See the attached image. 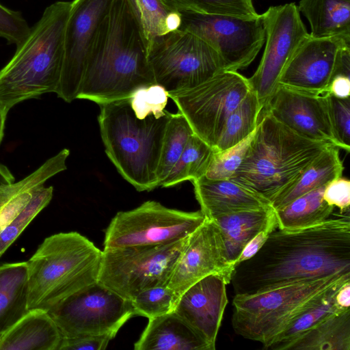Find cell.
Here are the masks:
<instances>
[{
	"mask_svg": "<svg viewBox=\"0 0 350 350\" xmlns=\"http://www.w3.org/2000/svg\"><path fill=\"white\" fill-rule=\"evenodd\" d=\"M148 59L155 83L168 93L194 88L224 70L213 46L180 28L154 39Z\"/></svg>",
	"mask_w": 350,
	"mask_h": 350,
	"instance_id": "cell-8",
	"label": "cell"
},
{
	"mask_svg": "<svg viewBox=\"0 0 350 350\" xmlns=\"http://www.w3.org/2000/svg\"><path fill=\"white\" fill-rule=\"evenodd\" d=\"M275 217L271 207L242 211L216 217L224 243L227 259L234 267L246 244Z\"/></svg>",
	"mask_w": 350,
	"mask_h": 350,
	"instance_id": "cell-23",
	"label": "cell"
},
{
	"mask_svg": "<svg viewBox=\"0 0 350 350\" xmlns=\"http://www.w3.org/2000/svg\"><path fill=\"white\" fill-rule=\"evenodd\" d=\"M329 124L336 144L347 152L350 151V98H340L324 94Z\"/></svg>",
	"mask_w": 350,
	"mask_h": 350,
	"instance_id": "cell-39",
	"label": "cell"
},
{
	"mask_svg": "<svg viewBox=\"0 0 350 350\" xmlns=\"http://www.w3.org/2000/svg\"><path fill=\"white\" fill-rule=\"evenodd\" d=\"M113 0L71 1L64 40V60L56 94L67 103L77 99L88 53Z\"/></svg>",
	"mask_w": 350,
	"mask_h": 350,
	"instance_id": "cell-16",
	"label": "cell"
},
{
	"mask_svg": "<svg viewBox=\"0 0 350 350\" xmlns=\"http://www.w3.org/2000/svg\"><path fill=\"white\" fill-rule=\"evenodd\" d=\"M27 22L20 12L10 10L0 3V36L16 46L30 31Z\"/></svg>",
	"mask_w": 350,
	"mask_h": 350,
	"instance_id": "cell-41",
	"label": "cell"
},
{
	"mask_svg": "<svg viewBox=\"0 0 350 350\" xmlns=\"http://www.w3.org/2000/svg\"><path fill=\"white\" fill-rule=\"evenodd\" d=\"M178 299L167 286H159L141 291L131 301L134 315L149 319L174 312Z\"/></svg>",
	"mask_w": 350,
	"mask_h": 350,
	"instance_id": "cell-37",
	"label": "cell"
},
{
	"mask_svg": "<svg viewBox=\"0 0 350 350\" xmlns=\"http://www.w3.org/2000/svg\"><path fill=\"white\" fill-rule=\"evenodd\" d=\"M180 13L221 14L252 18L259 16L252 0H162Z\"/></svg>",
	"mask_w": 350,
	"mask_h": 350,
	"instance_id": "cell-34",
	"label": "cell"
},
{
	"mask_svg": "<svg viewBox=\"0 0 350 350\" xmlns=\"http://www.w3.org/2000/svg\"><path fill=\"white\" fill-rule=\"evenodd\" d=\"M187 237L165 245L103 249L98 282L129 300L167 286Z\"/></svg>",
	"mask_w": 350,
	"mask_h": 350,
	"instance_id": "cell-9",
	"label": "cell"
},
{
	"mask_svg": "<svg viewBox=\"0 0 350 350\" xmlns=\"http://www.w3.org/2000/svg\"><path fill=\"white\" fill-rule=\"evenodd\" d=\"M335 97L349 98L350 96V77L345 75H338L331 81L327 92Z\"/></svg>",
	"mask_w": 350,
	"mask_h": 350,
	"instance_id": "cell-46",
	"label": "cell"
},
{
	"mask_svg": "<svg viewBox=\"0 0 350 350\" xmlns=\"http://www.w3.org/2000/svg\"><path fill=\"white\" fill-rule=\"evenodd\" d=\"M111 340L107 336L62 337L59 350H104Z\"/></svg>",
	"mask_w": 350,
	"mask_h": 350,
	"instance_id": "cell-43",
	"label": "cell"
},
{
	"mask_svg": "<svg viewBox=\"0 0 350 350\" xmlns=\"http://www.w3.org/2000/svg\"><path fill=\"white\" fill-rule=\"evenodd\" d=\"M103 251L77 232L44 239L27 263V308L48 312L98 281Z\"/></svg>",
	"mask_w": 350,
	"mask_h": 350,
	"instance_id": "cell-5",
	"label": "cell"
},
{
	"mask_svg": "<svg viewBox=\"0 0 350 350\" xmlns=\"http://www.w3.org/2000/svg\"><path fill=\"white\" fill-rule=\"evenodd\" d=\"M180 29L200 37L219 54L224 70L247 68L265 41L261 14L252 18L221 14L180 13Z\"/></svg>",
	"mask_w": 350,
	"mask_h": 350,
	"instance_id": "cell-14",
	"label": "cell"
},
{
	"mask_svg": "<svg viewBox=\"0 0 350 350\" xmlns=\"http://www.w3.org/2000/svg\"><path fill=\"white\" fill-rule=\"evenodd\" d=\"M28 310L27 262L0 265V334Z\"/></svg>",
	"mask_w": 350,
	"mask_h": 350,
	"instance_id": "cell-25",
	"label": "cell"
},
{
	"mask_svg": "<svg viewBox=\"0 0 350 350\" xmlns=\"http://www.w3.org/2000/svg\"><path fill=\"white\" fill-rule=\"evenodd\" d=\"M325 186L297 198L280 209L274 210L277 228L285 231L299 230L328 219L334 206L328 204L323 198Z\"/></svg>",
	"mask_w": 350,
	"mask_h": 350,
	"instance_id": "cell-27",
	"label": "cell"
},
{
	"mask_svg": "<svg viewBox=\"0 0 350 350\" xmlns=\"http://www.w3.org/2000/svg\"><path fill=\"white\" fill-rule=\"evenodd\" d=\"M192 183L200 211L208 219L271 206L269 200L230 179L202 176Z\"/></svg>",
	"mask_w": 350,
	"mask_h": 350,
	"instance_id": "cell-20",
	"label": "cell"
},
{
	"mask_svg": "<svg viewBox=\"0 0 350 350\" xmlns=\"http://www.w3.org/2000/svg\"><path fill=\"white\" fill-rule=\"evenodd\" d=\"M336 304L340 308H349L350 281L344 283L336 291L334 296Z\"/></svg>",
	"mask_w": 350,
	"mask_h": 350,
	"instance_id": "cell-47",
	"label": "cell"
},
{
	"mask_svg": "<svg viewBox=\"0 0 350 350\" xmlns=\"http://www.w3.org/2000/svg\"><path fill=\"white\" fill-rule=\"evenodd\" d=\"M70 150L64 148L47 159L33 173L17 183L0 186V203L25 191H33L55 174L66 170V160Z\"/></svg>",
	"mask_w": 350,
	"mask_h": 350,
	"instance_id": "cell-36",
	"label": "cell"
},
{
	"mask_svg": "<svg viewBox=\"0 0 350 350\" xmlns=\"http://www.w3.org/2000/svg\"><path fill=\"white\" fill-rule=\"evenodd\" d=\"M169 94L167 90L157 83L136 90L130 97L131 107L137 118L144 119L149 116L161 117L167 111Z\"/></svg>",
	"mask_w": 350,
	"mask_h": 350,
	"instance_id": "cell-40",
	"label": "cell"
},
{
	"mask_svg": "<svg viewBox=\"0 0 350 350\" xmlns=\"http://www.w3.org/2000/svg\"><path fill=\"white\" fill-rule=\"evenodd\" d=\"M254 132L255 131L245 139L229 148L219 152L214 151L204 176L215 180L231 179L245 157Z\"/></svg>",
	"mask_w": 350,
	"mask_h": 350,
	"instance_id": "cell-38",
	"label": "cell"
},
{
	"mask_svg": "<svg viewBox=\"0 0 350 350\" xmlns=\"http://www.w3.org/2000/svg\"><path fill=\"white\" fill-rule=\"evenodd\" d=\"M193 133L182 113H172L165 131L157 167L159 187L180 157L190 136Z\"/></svg>",
	"mask_w": 350,
	"mask_h": 350,
	"instance_id": "cell-33",
	"label": "cell"
},
{
	"mask_svg": "<svg viewBox=\"0 0 350 350\" xmlns=\"http://www.w3.org/2000/svg\"><path fill=\"white\" fill-rule=\"evenodd\" d=\"M205 219L201 211L187 212L148 200L116 214L105 230L104 249L171 243L188 237Z\"/></svg>",
	"mask_w": 350,
	"mask_h": 350,
	"instance_id": "cell-10",
	"label": "cell"
},
{
	"mask_svg": "<svg viewBox=\"0 0 350 350\" xmlns=\"http://www.w3.org/2000/svg\"><path fill=\"white\" fill-rule=\"evenodd\" d=\"M316 38H350V0H300L297 6Z\"/></svg>",
	"mask_w": 350,
	"mask_h": 350,
	"instance_id": "cell-26",
	"label": "cell"
},
{
	"mask_svg": "<svg viewBox=\"0 0 350 350\" xmlns=\"http://www.w3.org/2000/svg\"><path fill=\"white\" fill-rule=\"evenodd\" d=\"M49 313L65 338L107 336L113 339L134 316L131 300L98 281L72 294Z\"/></svg>",
	"mask_w": 350,
	"mask_h": 350,
	"instance_id": "cell-12",
	"label": "cell"
},
{
	"mask_svg": "<svg viewBox=\"0 0 350 350\" xmlns=\"http://www.w3.org/2000/svg\"><path fill=\"white\" fill-rule=\"evenodd\" d=\"M71 1L44 10L11 59L0 70V105L8 111L24 100L55 92L64 60V40Z\"/></svg>",
	"mask_w": 350,
	"mask_h": 350,
	"instance_id": "cell-3",
	"label": "cell"
},
{
	"mask_svg": "<svg viewBox=\"0 0 350 350\" xmlns=\"http://www.w3.org/2000/svg\"><path fill=\"white\" fill-rule=\"evenodd\" d=\"M323 198L328 204L338 207L341 213L349 212V180L340 176L331 180L325 186Z\"/></svg>",
	"mask_w": 350,
	"mask_h": 350,
	"instance_id": "cell-42",
	"label": "cell"
},
{
	"mask_svg": "<svg viewBox=\"0 0 350 350\" xmlns=\"http://www.w3.org/2000/svg\"><path fill=\"white\" fill-rule=\"evenodd\" d=\"M350 280V273L282 285L250 295H234L232 326L236 334L267 349L289 322L334 286Z\"/></svg>",
	"mask_w": 350,
	"mask_h": 350,
	"instance_id": "cell-7",
	"label": "cell"
},
{
	"mask_svg": "<svg viewBox=\"0 0 350 350\" xmlns=\"http://www.w3.org/2000/svg\"><path fill=\"white\" fill-rule=\"evenodd\" d=\"M338 273H350L349 214L299 230H274L255 255L235 265L230 283L234 295H250Z\"/></svg>",
	"mask_w": 350,
	"mask_h": 350,
	"instance_id": "cell-1",
	"label": "cell"
},
{
	"mask_svg": "<svg viewBox=\"0 0 350 350\" xmlns=\"http://www.w3.org/2000/svg\"><path fill=\"white\" fill-rule=\"evenodd\" d=\"M14 179L10 170L5 165L0 163V186L13 183Z\"/></svg>",
	"mask_w": 350,
	"mask_h": 350,
	"instance_id": "cell-48",
	"label": "cell"
},
{
	"mask_svg": "<svg viewBox=\"0 0 350 350\" xmlns=\"http://www.w3.org/2000/svg\"><path fill=\"white\" fill-rule=\"evenodd\" d=\"M277 228V221L275 217L269 221L267 226L257 233L244 247L239 258L235 262V265L243 261L247 260L255 255L266 242L270 233ZM235 267V266H234Z\"/></svg>",
	"mask_w": 350,
	"mask_h": 350,
	"instance_id": "cell-45",
	"label": "cell"
},
{
	"mask_svg": "<svg viewBox=\"0 0 350 350\" xmlns=\"http://www.w3.org/2000/svg\"><path fill=\"white\" fill-rule=\"evenodd\" d=\"M8 111L0 105V144L4 135L5 124Z\"/></svg>",
	"mask_w": 350,
	"mask_h": 350,
	"instance_id": "cell-49",
	"label": "cell"
},
{
	"mask_svg": "<svg viewBox=\"0 0 350 350\" xmlns=\"http://www.w3.org/2000/svg\"><path fill=\"white\" fill-rule=\"evenodd\" d=\"M33 191L17 194L0 203V232L25 208Z\"/></svg>",
	"mask_w": 350,
	"mask_h": 350,
	"instance_id": "cell-44",
	"label": "cell"
},
{
	"mask_svg": "<svg viewBox=\"0 0 350 350\" xmlns=\"http://www.w3.org/2000/svg\"><path fill=\"white\" fill-rule=\"evenodd\" d=\"M135 350H211L208 345L174 312L148 319Z\"/></svg>",
	"mask_w": 350,
	"mask_h": 350,
	"instance_id": "cell-22",
	"label": "cell"
},
{
	"mask_svg": "<svg viewBox=\"0 0 350 350\" xmlns=\"http://www.w3.org/2000/svg\"><path fill=\"white\" fill-rule=\"evenodd\" d=\"M329 145L300 136L264 111L245 157L230 180L271 204Z\"/></svg>",
	"mask_w": 350,
	"mask_h": 350,
	"instance_id": "cell-4",
	"label": "cell"
},
{
	"mask_svg": "<svg viewBox=\"0 0 350 350\" xmlns=\"http://www.w3.org/2000/svg\"><path fill=\"white\" fill-rule=\"evenodd\" d=\"M250 90L247 78L224 70L194 88L168 94L194 134L213 148L226 120Z\"/></svg>",
	"mask_w": 350,
	"mask_h": 350,
	"instance_id": "cell-11",
	"label": "cell"
},
{
	"mask_svg": "<svg viewBox=\"0 0 350 350\" xmlns=\"http://www.w3.org/2000/svg\"><path fill=\"white\" fill-rule=\"evenodd\" d=\"M52 186L36 189L25 208L0 232V258L17 239L33 219L51 202Z\"/></svg>",
	"mask_w": 350,
	"mask_h": 350,
	"instance_id": "cell-35",
	"label": "cell"
},
{
	"mask_svg": "<svg viewBox=\"0 0 350 350\" xmlns=\"http://www.w3.org/2000/svg\"><path fill=\"white\" fill-rule=\"evenodd\" d=\"M262 109L256 94L250 90L228 116L213 146L215 152L229 148L252 134L258 123Z\"/></svg>",
	"mask_w": 350,
	"mask_h": 350,
	"instance_id": "cell-31",
	"label": "cell"
},
{
	"mask_svg": "<svg viewBox=\"0 0 350 350\" xmlns=\"http://www.w3.org/2000/svg\"><path fill=\"white\" fill-rule=\"evenodd\" d=\"M261 18L265 46L258 68L247 79L262 111L278 89L285 67L309 33L295 3L271 6Z\"/></svg>",
	"mask_w": 350,
	"mask_h": 350,
	"instance_id": "cell-13",
	"label": "cell"
},
{
	"mask_svg": "<svg viewBox=\"0 0 350 350\" xmlns=\"http://www.w3.org/2000/svg\"><path fill=\"white\" fill-rule=\"evenodd\" d=\"M343 284L332 288L318 301L293 318L267 349L288 350L297 340L319 323L347 309L338 306L334 299L336 291Z\"/></svg>",
	"mask_w": 350,
	"mask_h": 350,
	"instance_id": "cell-29",
	"label": "cell"
},
{
	"mask_svg": "<svg viewBox=\"0 0 350 350\" xmlns=\"http://www.w3.org/2000/svg\"><path fill=\"white\" fill-rule=\"evenodd\" d=\"M142 30L147 51L157 38L178 29L181 14L170 9L162 0H129Z\"/></svg>",
	"mask_w": 350,
	"mask_h": 350,
	"instance_id": "cell-30",
	"label": "cell"
},
{
	"mask_svg": "<svg viewBox=\"0 0 350 350\" xmlns=\"http://www.w3.org/2000/svg\"><path fill=\"white\" fill-rule=\"evenodd\" d=\"M233 270L218 226L206 217L188 236L167 286L179 298L190 286L211 274L221 275L230 284Z\"/></svg>",
	"mask_w": 350,
	"mask_h": 350,
	"instance_id": "cell-17",
	"label": "cell"
},
{
	"mask_svg": "<svg viewBox=\"0 0 350 350\" xmlns=\"http://www.w3.org/2000/svg\"><path fill=\"white\" fill-rule=\"evenodd\" d=\"M143 34L129 0H113L87 57L77 98L98 105L155 84Z\"/></svg>",
	"mask_w": 350,
	"mask_h": 350,
	"instance_id": "cell-2",
	"label": "cell"
},
{
	"mask_svg": "<svg viewBox=\"0 0 350 350\" xmlns=\"http://www.w3.org/2000/svg\"><path fill=\"white\" fill-rule=\"evenodd\" d=\"M264 111L300 136L336 146L324 94L280 85Z\"/></svg>",
	"mask_w": 350,
	"mask_h": 350,
	"instance_id": "cell-18",
	"label": "cell"
},
{
	"mask_svg": "<svg viewBox=\"0 0 350 350\" xmlns=\"http://www.w3.org/2000/svg\"><path fill=\"white\" fill-rule=\"evenodd\" d=\"M291 350H350V308L319 323L301 336Z\"/></svg>",
	"mask_w": 350,
	"mask_h": 350,
	"instance_id": "cell-28",
	"label": "cell"
},
{
	"mask_svg": "<svg viewBox=\"0 0 350 350\" xmlns=\"http://www.w3.org/2000/svg\"><path fill=\"white\" fill-rule=\"evenodd\" d=\"M62 340L49 312L33 308L0 334V350H59Z\"/></svg>",
	"mask_w": 350,
	"mask_h": 350,
	"instance_id": "cell-21",
	"label": "cell"
},
{
	"mask_svg": "<svg viewBox=\"0 0 350 350\" xmlns=\"http://www.w3.org/2000/svg\"><path fill=\"white\" fill-rule=\"evenodd\" d=\"M213 153L211 146L196 134H192L180 157L159 186L173 187L204 176Z\"/></svg>",
	"mask_w": 350,
	"mask_h": 350,
	"instance_id": "cell-32",
	"label": "cell"
},
{
	"mask_svg": "<svg viewBox=\"0 0 350 350\" xmlns=\"http://www.w3.org/2000/svg\"><path fill=\"white\" fill-rule=\"evenodd\" d=\"M129 98L99 105L100 136L108 158L123 178L139 191H150L159 187L157 167L172 113L139 119Z\"/></svg>",
	"mask_w": 350,
	"mask_h": 350,
	"instance_id": "cell-6",
	"label": "cell"
},
{
	"mask_svg": "<svg viewBox=\"0 0 350 350\" xmlns=\"http://www.w3.org/2000/svg\"><path fill=\"white\" fill-rule=\"evenodd\" d=\"M338 75H350V38L309 33L285 67L279 85L323 95Z\"/></svg>",
	"mask_w": 350,
	"mask_h": 350,
	"instance_id": "cell-15",
	"label": "cell"
},
{
	"mask_svg": "<svg viewBox=\"0 0 350 350\" xmlns=\"http://www.w3.org/2000/svg\"><path fill=\"white\" fill-rule=\"evenodd\" d=\"M339 150L336 146H327L297 180L271 202V207L274 210L280 209L297 198L342 176L344 167Z\"/></svg>",
	"mask_w": 350,
	"mask_h": 350,
	"instance_id": "cell-24",
	"label": "cell"
},
{
	"mask_svg": "<svg viewBox=\"0 0 350 350\" xmlns=\"http://www.w3.org/2000/svg\"><path fill=\"white\" fill-rule=\"evenodd\" d=\"M227 284L220 275H207L182 293L174 310L211 350L215 349L217 336L228 304Z\"/></svg>",
	"mask_w": 350,
	"mask_h": 350,
	"instance_id": "cell-19",
	"label": "cell"
}]
</instances>
